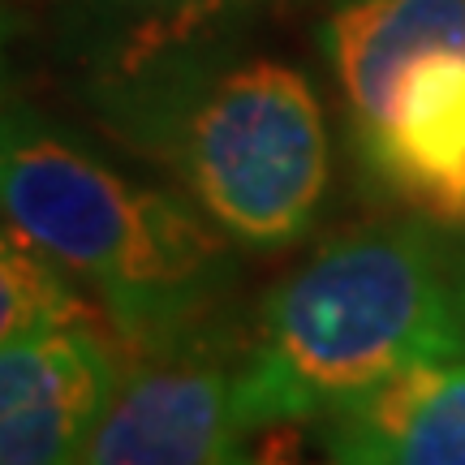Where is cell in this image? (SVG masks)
<instances>
[{
    "instance_id": "cell-7",
    "label": "cell",
    "mask_w": 465,
    "mask_h": 465,
    "mask_svg": "<svg viewBox=\"0 0 465 465\" xmlns=\"http://www.w3.org/2000/svg\"><path fill=\"white\" fill-rule=\"evenodd\" d=\"M272 0H56L52 26L78 95L242 44Z\"/></svg>"
},
{
    "instance_id": "cell-6",
    "label": "cell",
    "mask_w": 465,
    "mask_h": 465,
    "mask_svg": "<svg viewBox=\"0 0 465 465\" xmlns=\"http://www.w3.org/2000/svg\"><path fill=\"white\" fill-rule=\"evenodd\" d=\"M121 362L113 328L0 345V465H83Z\"/></svg>"
},
{
    "instance_id": "cell-11",
    "label": "cell",
    "mask_w": 465,
    "mask_h": 465,
    "mask_svg": "<svg viewBox=\"0 0 465 465\" xmlns=\"http://www.w3.org/2000/svg\"><path fill=\"white\" fill-rule=\"evenodd\" d=\"M452 284H457V306H461V319H465V242L457 246V267H452Z\"/></svg>"
},
{
    "instance_id": "cell-1",
    "label": "cell",
    "mask_w": 465,
    "mask_h": 465,
    "mask_svg": "<svg viewBox=\"0 0 465 465\" xmlns=\"http://www.w3.org/2000/svg\"><path fill=\"white\" fill-rule=\"evenodd\" d=\"M5 220L91 289L125 353L224 336L242 250L185 199L113 164L39 104L9 95L0 121Z\"/></svg>"
},
{
    "instance_id": "cell-4",
    "label": "cell",
    "mask_w": 465,
    "mask_h": 465,
    "mask_svg": "<svg viewBox=\"0 0 465 465\" xmlns=\"http://www.w3.org/2000/svg\"><path fill=\"white\" fill-rule=\"evenodd\" d=\"M229 332L160 353H125L83 465H259L232 410Z\"/></svg>"
},
{
    "instance_id": "cell-10",
    "label": "cell",
    "mask_w": 465,
    "mask_h": 465,
    "mask_svg": "<svg viewBox=\"0 0 465 465\" xmlns=\"http://www.w3.org/2000/svg\"><path fill=\"white\" fill-rule=\"evenodd\" d=\"M65 328H108L100 302L35 237L5 220L0 237V345ZM116 336V332H113Z\"/></svg>"
},
{
    "instance_id": "cell-3",
    "label": "cell",
    "mask_w": 465,
    "mask_h": 465,
    "mask_svg": "<svg viewBox=\"0 0 465 465\" xmlns=\"http://www.w3.org/2000/svg\"><path fill=\"white\" fill-rule=\"evenodd\" d=\"M83 104L242 254H281L323 216L332 185L328 113L315 78L284 56L232 44L91 91Z\"/></svg>"
},
{
    "instance_id": "cell-5",
    "label": "cell",
    "mask_w": 465,
    "mask_h": 465,
    "mask_svg": "<svg viewBox=\"0 0 465 465\" xmlns=\"http://www.w3.org/2000/svg\"><path fill=\"white\" fill-rule=\"evenodd\" d=\"M353 160L405 216L465 237V48L401 69Z\"/></svg>"
},
{
    "instance_id": "cell-8",
    "label": "cell",
    "mask_w": 465,
    "mask_h": 465,
    "mask_svg": "<svg viewBox=\"0 0 465 465\" xmlns=\"http://www.w3.org/2000/svg\"><path fill=\"white\" fill-rule=\"evenodd\" d=\"M319 465H465V358H427L311 422Z\"/></svg>"
},
{
    "instance_id": "cell-2",
    "label": "cell",
    "mask_w": 465,
    "mask_h": 465,
    "mask_svg": "<svg viewBox=\"0 0 465 465\" xmlns=\"http://www.w3.org/2000/svg\"><path fill=\"white\" fill-rule=\"evenodd\" d=\"M461 237L405 216L328 237L272 284L237 341L242 431L311 427L328 410L427 358H465Z\"/></svg>"
},
{
    "instance_id": "cell-9",
    "label": "cell",
    "mask_w": 465,
    "mask_h": 465,
    "mask_svg": "<svg viewBox=\"0 0 465 465\" xmlns=\"http://www.w3.org/2000/svg\"><path fill=\"white\" fill-rule=\"evenodd\" d=\"M319 48L353 147L375 130L401 69L440 48H465V0H332Z\"/></svg>"
}]
</instances>
